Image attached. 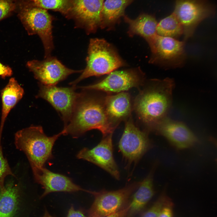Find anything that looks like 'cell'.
I'll use <instances>...</instances> for the list:
<instances>
[{
  "instance_id": "cell-1",
  "label": "cell",
  "mask_w": 217,
  "mask_h": 217,
  "mask_svg": "<svg viewBox=\"0 0 217 217\" xmlns=\"http://www.w3.org/2000/svg\"><path fill=\"white\" fill-rule=\"evenodd\" d=\"M79 93L71 119L62 130L63 135L77 138L87 131L97 129L103 137L113 133L115 128L106 114L103 100L82 89Z\"/></svg>"
},
{
  "instance_id": "cell-2",
  "label": "cell",
  "mask_w": 217,
  "mask_h": 217,
  "mask_svg": "<svg viewBox=\"0 0 217 217\" xmlns=\"http://www.w3.org/2000/svg\"><path fill=\"white\" fill-rule=\"evenodd\" d=\"M151 82L149 87L137 97L134 108L140 118L153 130L167 117L171 105L175 82L169 78Z\"/></svg>"
},
{
  "instance_id": "cell-3",
  "label": "cell",
  "mask_w": 217,
  "mask_h": 217,
  "mask_svg": "<svg viewBox=\"0 0 217 217\" xmlns=\"http://www.w3.org/2000/svg\"><path fill=\"white\" fill-rule=\"evenodd\" d=\"M63 133L51 137L45 134L40 126H31L17 131L14 142L17 149L26 155L32 169L44 167L46 163L53 157L52 148L56 140Z\"/></svg>"
},
{
  "instance_id": "cell-4",
  "label": "cell",
  "mask_w": 217,
  "mask_h": 217,
  "mask_svg": "<svg viewBox=\"0 0 217 217\" xmlns=\"http://www.w3.org/2000/svg\"><path fill=\"white\" fill-rule=\"evenodd\" d=\"M86 61V65L81 74L70 85L76 86L86 78L109 74L126 64L110 44L97 38L90 40Z\"/></svg>"
},
{
  "instance_id": "cell-5",
  "label": "cell",
  "mask_w": 217,
  "mask_h": 217,
  "mask_svg": "<svg viewBox=\"0 0 217 217\" xmlns=\"http://www.w3.org/2000/svg\"><path fill=\"white\" fill-rule=\"evenodd\" d=\"M17 15L29 35H37L43 44L45 58L51 56L54 48L52 35L53 17L46 10L19 0Z\"/></svg>"
},
{
  "instance_id": "cell-6",
  "label": "cell",
  "mask_w": 217,
  "mask_h": 217,
  "mask_svg": "<svg viewBox=\"0 0 217 217\" xmlns=\"http://www.w3.org/2000/svg\"><path fill=\"white\" fill-rule=\"evenodd\" d=\"M214 6L207 0H175L173 13L183 30V41L192 36L198 24L215 14Z\"/></svg>"
},
{
  "instance_id": "cell-7",
  "label": "cell",
  "mask_w": 217,
  "mask_h": 217,
  "mask_svg": "<svg viewBox=\"0 0 217 217\" xmlns=\"http://www.w3.org/2000/svg\"><path fill=\"white\" fill-rule=\"evenodd\" d=\"M140 183H133L115 190L90 191L89 193L94 196V200L89 210L88 217H103L122 209L127 206L131 196Z\"/></svg>"
},
{
  "instance_id": "cell-8",
  "label": "cell",
  "mask_w": 217,
  "mask_h": 217,
  "mask_svg": "<svg viewBox=\"0 0 217 217\" xmlns=\"http://www.w3.org/2000/svg\"><path fill=\"white\" fill-rule=\"evenodd\" d=\"M185 42L157 35L148 43L151 52L149 62L166 68L181 66L186 58Z\"/></svg>"
},
{
  "instance_id": "cell-9",
  "label": "cell",
  "mask_w": 217,
  "mask_h": 217,
  "mask_svg": "<svg viewBox=\"0 0 217 217\" xmlns=\"http://www.w3.org/2000/svg\"><path fill=\"white\" fill-rule=\"evenodd\" d=\"M151 147L147 133L136 127L130 118L125 123L118 143L119 149L127 165L137 163Z\"/></svg>"
},
{
  "instance_id": "cell-10",
  "label": "cell",
  "mask_w": 217,
  "mask_h": 217,
  "mask_svg": "<svg viewBox=\"0 0 217 217\" xmlns=\"http://www.w3.org/2000/svg\"><path fill=\"white\" fill-rule=\"evenodd\" d=\"M39 89L36 97L48 102L60 114L64 124L68 125L71 119L79 95L76 86L61 87L46 86L39 83Z\"/></svg>"
},
{
  "instance_id": "cell-11",
  "label": "cell",
  "mask_w": 217,
  "mask_h": 217,
  "mask_svg": "<svg viewBox=\"0 0 217 217\" xmlns=\"http://www.w3.org/2000/svg\"><path fill=\"white\" fill-rule=\"evenodd\" d=\"M104 0H70L68 17L75 21L77 27L84 29L87 34L100 28L101 13Z\"/></svg>"
},
{
  "instance_id": "cell-12",
  "label": "cell",
  "mask_w": 217,
  "mask_h": 217,
  "mask_svg": "<svg viewBox=\"0 0 217 217\" xmlns=\"http://www.w3.org/2000/svg\"><path fill=\"white\" fill-rule=\"evenodd\" d=\"M27 66L39 83L46 86L56 85L69 75L83 71L68 68L57 58L51 56L42 61H29Z\"/></svg>"
},
{
  "instance_id": "cell-13",
  "label": "cell",
  "mask_w": 217,
  "mask_h": 217,
  "mask_svg": "<svg viewBox=\"0 0 217 217\" xmlns=\"http://www.w3.org/2000/svg\"><path fill=\"white\" fill-rule=\"evenodd\" d=\"M140 69L114 71L102 80L93 84L78 87L81 89L120 93L138 86L143 80V74Z\"/></svg>"
},
{
  "instance_id": "cell-14",
  "label": "cell",
  "mask_w": 217,
  "mask_h": 217,
  "mask_svg": "<svg viewBox=\"0 0 217 217\" xmlns=\"http://www.w3.org/2000/svg\"><path fill=\"white\" fill-rule=\"evenodd\" d=\"M112 134L104 137L100 143L91 149L84 148L77 156L97 165L119 180L120 173L113 155Z\"/></svg>"
},
{
  "instance_id": "cell-15",
  "label": "cell",
  "mask_w": 217,
  "mask_h": 217,
  "mask_svg": "<svg viewBox=\"0 0 217 217\" xmlns=\"http://www.w3.org/2000/svg\"><path fill=\"white\" fill-rule=\"evenodd\" d=\"M153 130L158 134L165 137L176 149L189 148L198 142L197 137L185 124L167 117L160 122Z\"/></svg>"
},
{
  "instance_id": "cell-16",
  "label": "cell",
  "mask_w": 217,
  "mask_h": 217,
  "mask_svg": "<svg viewBox=\"0 0 217 217\" xmlns=\"http://www.w3.org/2000/svg\"><path fill=\"white\" fill-rule=\"evenodd\" d=\"M32 170L36 182L41 185L44 189L42 197L55 192L83 191L89 192V190L76 185L68 177L52 172L44 167Z\"/></svg>"
},
{
  "instance_id": "cell-17",
  "label": "cell",
  "mask_w": 217,
  "mask_h": 217,
  "mask_svg": "<svg viewBox=\"0 0 217 217\" xmlns=\"http://www.w3.org/2000/svg\"><path fill=\"white\" fill-rule=\"evenodd\" d=\"M107 116L110 122L115 127V124L125 118L130 113L131 105L129 95L125 92L108 96L103 100Z\"/></svg>"
},
{
  "instance_id": "cell-18",
  "label": "cell",
  "mask_w": 217,
  "mask_h": 217,
  "mask_svg": "<svg viewBox=\"0 0 217 217\" xmlns=\"http://www.w3.org/2000/svg\"><path fill=\"white\" fill-rule=\"evenodd\" d=\"M123 17L124 21L128 25L127 33L130 36H140L148 43L157 35L158 22L154 15L142 13L135 19L125 15Z\"/></svg>"
},
{
  "instance_id": "cell-19",
  "label": "cell",
  "mask_w": 217,
  "mask_h": 217,
  "mask_svg": "<svg viewBox=\"0 0 217 217\" xmlns=\"http://www.w3.org/2000/svg\"><path fill=\"white\" fill-rule=\"evenodd\" d=\"M154 168L140 182L137 190L134 194L131 202L128 204L129 209L127 217H132L139 213L153 196L155 191L153 177Z\"/></svg>"
},
{
  "instance_id": "cell-20",
  "label": "cell",
  "mask_w": 217,
  "mask_h": 217,
  "mask_svg": "<svg viewBox=\"0 0 217 217\" xmlns=\"http://www.w3.org/2000/svg\"><path fill=\"white\" fill-rule=\"evenodd\" d=\"M23 88L15 78H11L1 91L2 114L0 124V137H2L3 127L11 110L21 99L24 94Z\"/></svg>"
},
{
  "instance_id": "cell-21",
  "label": "cell",
  "mask_w": 217,
  "mask_h": 217,
  "mask_svg": "<svg viewBox=\"0 0 217 217\" xmlns=\"http://www.w3.org/2000/svg\"><path fill=\"white\" fill-rule=\"evenodd\" d=\"M134 0H105L101 13L100 28L113 29L125 15L126 8Z\"/></svg>"
},
{
  "instance_id": "cell-22",
  "label": "cell",
  "mask_w": 217,
  "mask_h": 217,
  "mask_svg": "<svg viewBox=\"0 0 217 217\" xmlns=\"http://www.w3.org/2000/svg\"><path fill=\"white\" fill-rule=\"evenodd\" d=\"M20 189V185L13 181L0 188V217H13L17 209Z\"/></svg>"
},
{
  "instance_id": "cell-23",
  "label": "cell",
  "mask_w": 217,
  "mask_h": 217,
  "mask_svg": "<svg viewBox=\"0 0 217 217\" xmlns=\"http://www.w3.org/2000/svg\"><path fill=\"white\" fill-rule=\"evenodd\" d=\"M157 35L176 39L183 34V30L180 22L173 13L158 23Z\"/></svg>"
},
{
  "instance_id": "cell-24",
  "label": "cell",
  "mask_w": 217,
  "mask_h": 217,
  "mask_svg": "<svg viewBox=\"0 0 217 217\" xmlns=\"http://www.w3.org/2000/svg\"><path fill=\"white\" fill-rule=\"evenodd\" d=\"M34 6L45 9L60 12L67 17L70 0H24Z\"/></svg>"
},
{
  "instance_id": "cell-25",
  "label": "cell",
  "mask_w": 217,
  "mask_h": 217,
  "mask_svg": "<svg viewBox=\"0 0 217 217\" xmlns=\"http://www.w3.org/2000/svg\"><path fill=\"white\" fill-rule=\"evenodd\" d=\"M19 0H0V21L17 10Z\"/></svg>"
},
{
  "instance_id": "cell-26",
  "label": "cell",
  "mask_w": 217,
  "mask_h": 217,
  "mask_svg": "<svg viewBox=\"0 0 217 217\" xmlns=\"http://www.w3.org/2000/svg\"><path fill=\"white\" fill-rule=\"evenodd\" d=\"M1 138H0V188L5 187L4 181L8 175L15 176L12 171L7 159L4 157L1 145Z\"/></svg>"
},
{
  "instance_id": "cell-27",
  "label": "cell",
  "mask_w": 217,
  "mask_h": 217,
  "mask_svg": "<svg viewBox=\"0 0 217 217\" xmlns=\"http://www.w3.org/2000/svg\"><path fill=\"white\" fill-rule=\"evenodd\" d=\"M168 197L164 191L152 205L143 213L141 217H158L161 209Z\"/></svg>"
},
{
  "instance_id": "cell-28",
  "label": "cell",
  "mask_w": 217,
  "mask_h": 217,
  "mask_svg": "<svg viewBox=\"0 0 217 217\" xmlns=\"http://www.w3.org/2000/svg\"><path fill=\"white\" fill-rule=\"evenodd\" d=\"M174 204L168 197L160 210L158 217H173Z\"/></svg>"
},
{
  "instance_id": "cell-29",
  "label": "cell",
  "mask_w": 217,
  "mask_h": 217,
  "mask_svg": "<svg viewBox=\"0 0 217 217\" xmlns=\"http://www.w3.org/2000/svg\"><path fill=\"white\" fill-rule=\"evenodd\" d=\"M12 71L9 66L5 65L0 62V76L3 78L11 76Z\"/></svg>"
},
{
  "instance_id": "cell-30",
  "label": "cell",
  "mask_w": 217,
  "mask_h": 217,
  "mask_svg": "<svg viewBox=\"0 0 217 217\" xmlns=\"http://www.w3.org/2000/svg\"><path fill=\"white\" fill-rule=\"evenodd\" d=\"M67 217H89L81 211L75 209L73 206L69 209Z\"/></svg>"
},
{
  "instance_id": "cell-31",
  "label": "cell",
  "mask_w": 217,
  "mask_h": 217,
  "mask_svg": "<svg viewBox=\"0 0 217 217\" xmlns=\"http://www.w3.org/2000/svg\"><path fill=\"white\" fill-rule=\"evenodd\" d=\"M128 209L129 206L128 204L124 208L119 211L103 217H127Z\"/></svg>"
},
{
  "instance_id": "cell-32",
  "label": "cell",
  "mask_w": 217,
  "mask_h": 217,
  "mask_svg": "<svg viewBox=\"0 0 217 217\" xmlns=\"http://www.w3.org/2000/svg\"><path fill=\"white\" fill-rule=\"evenodd\" d=\"M43 217H53L47 211L46 212Z\"/></svg>"
}]
</instances>
